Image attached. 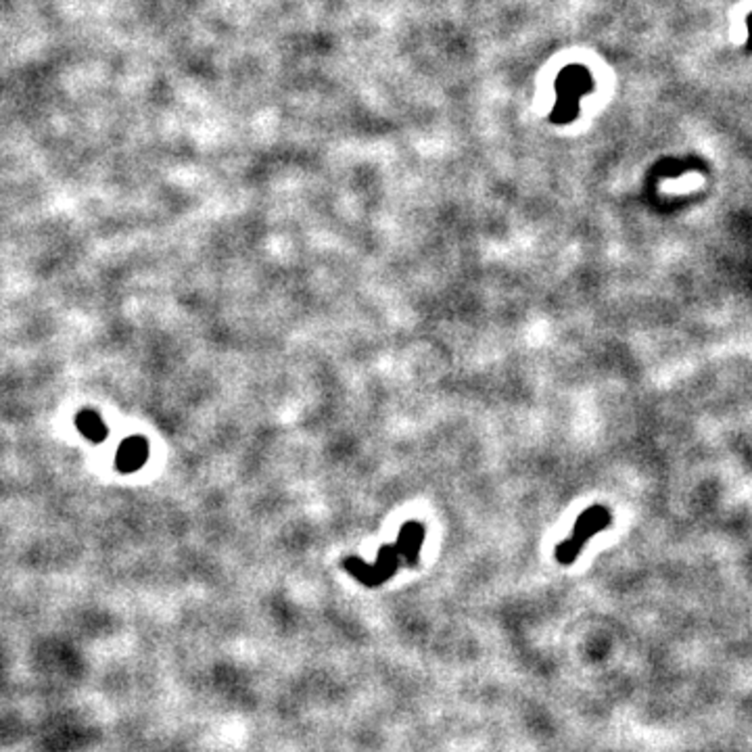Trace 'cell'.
<instances>
[{
  "label": "cell",
  "mask_w": 752,
  "mask_h": 752,
  "mask_svg": "<svg viewBox=\"0 0 752 752\" xmlns=\"http://www.w3.org/2000/svg\"><path fill=\"white\" fill-rule=\"evenodd\" d=\"M146 456H149V447H146V443L142 439H128L119 449V453L115 458V464H117L119 471L132 473V471H139L140 466L144 464Z\"/></svg>",
  "instance_id": "obj_1"
},
{
  "label": "cell",
  "mask_w": 752,
  "mask_h": 752,
  "mask_svg": "<svg viewBox=\"0 0 752 752\" xmlns=\"http://www.w3.org/2000/svg\"><path fill=\"white\" fill-rule=\"evenodd\" d=\"M76 424L78 428L82 431V435H86L90 441H103L107 437V426L105 422L99 418V414L94 412H82L76 418Z\"/></svg>",
  "instance_id": "obj_2"
}]
</instances>
